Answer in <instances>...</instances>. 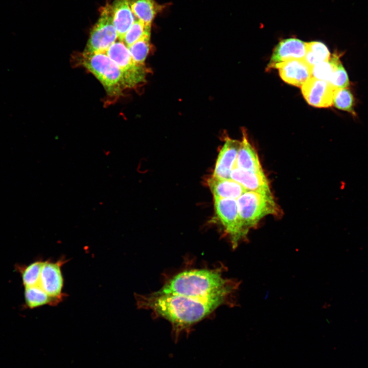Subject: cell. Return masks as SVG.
Listing matches in <instances>:
<instances>
[{
    "instance_id": "cell-6",
    "label": "cell",
    "mask_w": 368,
    "mask_h": 368,
    "mask_svg": "<svg viewBox=\"0 0 368 368\" xmlns=\"http://www.w3.org/2000/svg\"><path fill=\"white\" fill-rule=\"evenodd\" d=\"M105 54L120 68L126 88L134 87L145 81V65L138 64L133 61L128 47L123 41L117 40Z\"/></svg>"
},
{
    "instance_id": "cell-4",
    "label": "cell",
    "mask_w": 368,
    "mask_h": 368,
    "mask_svg": "<svg viewBox=\"0 0 368 368\" xmlns=\"http://www.w3.org/2000/svg\"><path fill=\"white\" fill-rule=\"evenodd\" d=\"M237 202L239 217L247 233L265 216L279 213L271 192L246 191L237 199Z\"/></svg>"
},
{
    "instance_id": "cell-20",
    "label": "cell",
    "mask_w": 368,
    "mask_h": 368,
    "mask_svg": "<svg viewBox=\"0 0 368 368\" xmlns=\"http://www.w3.org/2000/svg\"><path fill=\"white\" fill-rule=\"evenodd\" d=\"M339 57V54L333 53L328 60L314 65L312 67V77L329 82L336 64L340 60Z\"/></svg>"
},
{
    "instance_id": "cell-2",
    "label": "cell",
    "mask_w": 368,
    "mask_h": 368,
    "mask_svg": "<svg viewBox=\"0 0 368 368\" xmlns=\"http://www.w3.org/2000/svg\"><path fill=\"white\" fill-rule=\"evenodd\" d=\"M238 283L223 277L218 269H193L178 273L158 291L204 300L224 299L228 301L237 290Z\"/></svg>"
},
{
    "instance_id": "cell-16",
    "label": "cell",
    "mask_w": 368,
    "mask_h": 368,
    "mask_svg": "<svg viewBox=\"0 0 368 368\" xmlns=\"http://www.w3.org/2000/svg\"><path fill=\"white\" fill-rule=\"evenodd\" d=\"M208 184L214 198L237 199L247 191L231 178H219L212 176L208 179Z\"/></svg>"
},
{
    "instance_id": "cell-22",
    "label": "cell",
    "mask_w": 368,
    "mask_h": 368,
    "mask_svg": "<svg viewBox=\"0 0 368 368\" xmlns=\"http://www.w3.org/2000/svg\"><path fill=\"white\" fill-rule=\"evenodd\" d=\"M150 47V36H146L137 41L128 48L133 61L138 64L144 65Z\"/></svg>"
},
{
    "instance_id": "cell-25",
    "label": "cell",
    "mask_w": 368,
    "mask_h": 368,
    "mask_svg": "<svg viewBox=\"0 0 368 368\" xmlns=\"http://www.w3.org/2000/svg\"><path fill=\"white\" fill-rule=\"evenodd\" d=\"M329 82L337 88H344L349 86L347 73L340 60L336 64Z\"/></svg>"
},
{
    "instance_id": "cell-1",
    "label": "cell",
    "mask_w": 368,
    "mask_h": 368,
    "mask_svg": "<svg viewBox=\"0 0 368 368\" xmlns=\"http://www.w3.org/2000/svg\"><path fill=\"white\" fill-rule=\"evenodd\" d=\"M140 309L152 311L177 328H183L196 323L228 301L224 299L204 300L158 291L146 295L135 294Z\"/></svg>"
},
{
    "instance_id": "cell-21",
    "label": "cell",
    "mask_w": 368,
    "mask_h": 368,
    "mask_svg": "<svg viewBox=\"0 0 368 368\" xmlns=\"http://www.w3.org/2000/svg\"><path fill=\"white\" fill-rule=\"evenodd\" d=\"M151 26L147 25L136 18L125 34L122 41L128 47L145 37L151 36Z\"/></svg>"
},
{
    "instance_id": "cell-15",
    "label": "cell",
    "mask_w": 368,
    "mask_h": 368,
    "mask_svg": "<svg viewBox=\"0 0 368 368\" xmlns=\"http://www.w3.org/2000/svg\"><path fill=\"white\" fill-rule=\"evenodd\" d=\"M242 135L234 167L246 170L263 171L258 154L248 142L245 130H242Z\"/></svg>"
},
{
    "instance_id": "cell-18",
    "label": "cell",
    "mask_w": 368,
    "mask_h": 368,
    "mask_svg": "<svg viewBox=\"0 0 368 368\" xmlns=\"http://www.w3.org/2000/svg\"><path fill=\"white\" fill-rule=\"evenodd\" d=\"M25 301L27 306L34 309L45 305H57L61 300L50 296L38 285L25 287Z\"/></svg>"
},
{
    "instance_id": "cell-5",
    "label": "cell",
    "mask_w": 368,
    "mask_h": 368,
    "mask_svg": "<svg viewBox=\"0 0 368 368\" xmlns=\"http://www.w3.org/2000/svg\"><path fill=\"white\" fill-rule=\"evenodd\" d=\"M117 40L118 35L113 22L111 6L107 4L100 9L99 18L90 31L84 52L105 53Z\"/></svg>"
},
{
    "instance_id": "cell-8",
    "label": "cell",
    "mask_w": 368,
    "mask_h": 368,
    "mask_svg": "<svg viewBox=\"0 0 368 368\" xmlns=\"http://www.w3.org/2000/svg\"><path fill=\"white\" fill-rule=\"evenodd\" d=\"M301 87L308 103L319 108L332 105L334 95L338 89L327 81L313 77L308 79Z\"/></svg>"
},
{
    "instance_id": "cell-13",
    "label": "cell",
    "mask_w": 368,
    "mask_h": 368,
    "mask_svg": "<svg viewBox=\"0 0 368 368\" xmlns=\"http://www.w3.org/2000/svg\"><path fill=\"white\" fill-rule=\"evenodd\" d=\"M230 178L240 183L247 191L270 192L267 179L263 171L256 172L234 167Z\"/></svg>"
},
{
    "instance_id": "cell-14",
    "label": "cell",
    "mask_w": 368,
    "mask_h": 368,
    "mask_svg": "<svg viewBox=\"0 0 368 368\" xmlns=\"http://www.w3.org/2000/svg\"><path fill=\"white\" fill-rule=\"evenodd\" d=\"M111 6L114 26L118 40L122 41L136 18L129 5L128 0H114Z\"/></svg>"
},
{
    "instance_id": "cell-11",
    "label": "cell",
    "mask_w": 368,
    "mask_h": 368,
    "mask_svg": "<svg viewBox=\"0 0 368 368\" xmlns=\"http://www.w3.org/2000/svg\"><path fill=\"white\" fill-rule=\"evenodd\" d=\"M306 42L294 38L283 39L274 48L266 70L273 68L276 64L288 60L304 58Z\"/></svg>"
},
{
    "instance_id": "cell-3",
    "label": "cell",
    "mask_w": 368,
    "mask_h": 368,
    "mask_svg": "<svg viewBox=\"0 0 368 368\" xmlns=\"http://www.w3.org/2000/svg\"><path fill=\"white\" fill-rule=\"evenodd\" d=\"M76 61L95 76L109 97H119L126 89L120 68L105 53L83 51Z\"/></svg>"
},
{
    "instance_id": "cell-17",
    "label": "cell",
    "mask_w": 368,
    "mask_h": 368,
    "mask_svg": "<svg viewBox=\"0 0 368 368\" xmlns=\"http://www.w3.org/2000/svg\"><path fill=\"white\" fill-rule=\"evenodd\" d=\"M128 2L135 17L150 26L156 15L168 6L159 4L154 0H128Z\"/></svg>"
},
{
    "instance_id": "cell-23",
    "label": "cell",
    "mask_w": 368,
    "mask_h": 368,
    "mask_svg": "<svg viewBox=\"0 0 368 368\" xmlns=\"http://www.w3.org/2000/svg\"><path fill=\"white\" fill-rule=\"evenodd\" d=\"M44 261H37L21 269V275L25 287L38 285Z\"/></svg>"
},
{
    "instance_id": "cell-9",
    "label": "cell",
    "mask_w": 368,
    "mask_h": 368,
    "mask_svg": "<svg viewBox=\"0 0 368 368\" xmlns=\"http://www.w3.org/2000/svg\"><path fill=\"white\" fill-rule=\"evenodd\" d=\"M66 262L63 258L57 261H44L38 285L50 296L61 301L65 296L62 292L63 278L62 266Z\"/></svg>"
},
{
    "instance_id": "cell-7",
    "label": "cell",
    "mask_w": 368,
    "mask_h": 368,
    "mask_svg": "<svg viewBox=\"0 0 368 368\" xmlns=\"http://www.w3.org/2000/svg\"><path fill=\"white\" fill-rule=\"evenodd\" d=\"M215 213L229 237L233 248H236L247 233L241 221L237 199L214 198Z\"/></svg>"
},
{
    "instance_id": "cell-10",
    "label": "cell",
    "mask_w": 368,
    "mask_h": 368,
    "mask_svg": "<svg viewBox=\"0 0 368 368\" xmlns=\"http://www.w3.org/2000/svg\"><path fill=\"white\" fill-rule=\"evenodd\" d=\"M312 67L303 59L288 60L275 65L283 80L291 85L301 87L312 77Z\"/></svg>"
},
{
    "instance_id": "cell-24",
    "label": "cell",
    "mask_w": 368,
    "mask_h": 368,
    "mask_svg": "<svg viewBox=\"0 0 368 368\" xmlns=\"http://www.w3.org/2000/svg\"><path fill=\"white\" fill-rule=\"evenodd\" d=\"M353 104V96L349 89L344 88L337 90L333 101V104L335 107L355 115Z\"/></svg>"
},
{
    "instance_id": "cell-19",
    "label": "cell",
    "mask_w": 368,
    "mask_h": 368,
    "mask_svg": "<svg viewBox=\"0 0 368 368\" xmlns=\"http://www.w3.org/2000/svg\"><path fill=\"white\" fill-rule=\"evenodd\" d=\"M330 56V53L324 43L319 41L306 42V53L304 59L312 66L328 60Z\"/></svg>"
},
{
    "instance_id": "cell-12",
    "label": "cell",
    "mask_w": 368,
    "mask_h": 368,
    "mask_svg": "<svg viewBox=\"0 0 368 368\" xmlns=\"http://www.w3.org/2000/svg\"><path fill=\"white\" fill-rule=\"evenodd\" d=\"M241 142L227 137L218 154L212 176L228 179L235 166Z\"/></svg>"
}]
</instances>
